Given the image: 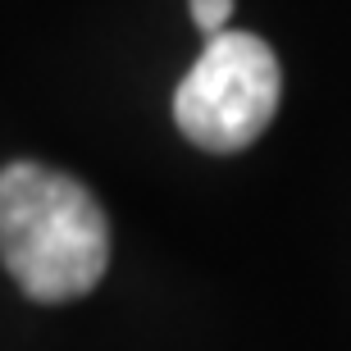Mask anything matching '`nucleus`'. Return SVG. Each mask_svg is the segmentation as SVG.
<instances>
[{"mask_svg":"<svg viewBox=\"0 0 351 351\" xmlns=\"http://www.w3.org/2000/svg\"><path fill=\"white\" fill-rule=\"evenodd\" d=\"M187 10H192V23L201 27L206 37H215V32H223V27H228L233 0H187Z\"/></svg>","mask_w":351,"mask_h":351,"instance_id":"7ed1b4c3","label":"nucleus"},{"mask_svg":"<svg viewBox=\"0 0 351 351\" xmlns=\"http://www.w3.org/2000/svg\"><path fill=\"white\" fill-rule=\"evenodd\" d=\"M283 101V69L256 32H215L173 91V123L192 146L233 156L274 123Z\"/></svg>","mask_w":351,"mask_h":351,"instance_id":"f03ea898","label":"nucleus"},{"mask_svg":"<svg viewBox=\"0 0 351 351\" xmlns=\"http://www.w3.org/2000/svg\"><path fill=\"white\" fill-rule=\"evenodd\" d=\"M0 261L32 301H78L105 278L110 219L78 178L14 160L0 169Z\"/></svg>","mask_w":351,"mask_h":351,"instance_id":"f257e3e1","label":"nucleus"}]
</instances>
